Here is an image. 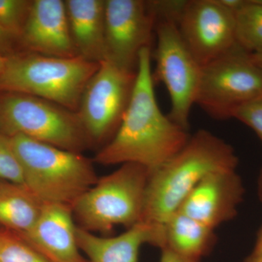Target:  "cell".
<instances>
[{
	"mask_svg": "<svg viewBox=\"0 0 262 262\" xmlns=\"http://www.w3.org/2000/svg\"><path fill=\"white\" fill-rule=\"evenodd\" d=\"M7 56L0 52V75L4 70L5 64H6Z\"/></svg>",
	"mask_w": 262,
	"mask_h": 262,
	"instance_id": "obj_29",
	"label": "cell"
},
{
	"mask_svg": "<svg viewBox=\"0 0 262 262\" xmlns=\"http://www.w3.org/2000/svg\"><path fill=\"white\" fill-rule=\"evenodd\" d=\"M160 262H184L173 252L167 248L161 249V257Z\"/></svg>",
	"mask_w": 262,
	"mask_h": 262,
	"instance_id": "obj_26",
	"label": "cell"
},
{
	"mask_svg": "<svg viewBox=\"0 0 262 262\" xmlns=\"http://www.w3.org/2000/svg\"><path fill=\"white\" fill-rule=\"evenodd\" d=\"M238 162L228 143L210 131H196L179 152L149 173L141 222L163 225L207 176L237 170Z\"/></svg>",
	"mask_w": 262,
	"mask_h": 262,
	"instance_id": "obj_2",
	"label": "cell"
},
{
	"mask_svg": "<svg viewBox=\"0 0 262 262\" xmlns=\"http://www.w3.org/2000/svg\"><path fill=\"white\" fill-rule=\"evenodd\" d=\"M257 192L258 198L262 203V167L258 177Z\"/></svg>",
	"mask_w": 262,
	"mask_h": 262,
	"instance_id": "obj_28",
	"label": "cell"
},
{
	"mask_svg": "<svg viewBox=\"0 0 262 262\" xmlns=\"http://www.w3.org/2000/svg\"><path fill=\"white\" fill-rule=\"evenodd\" d=\"M163 225V248L170 250L184 262H201L216 244L214 229L182 212L174 213Z\"/></svg>",
	"mask_w": 262,
	"mask_h": 262,
	"instance_id": "obj_17",
	"label": "cell"
},
{
	"mask_svg": "<svg viewBox=\"0 0 262 262\" xmlns=\"http://www.w3.org/2000/svg\"><path fill=\"white\" fill-rule=\"evenodd\" d=\"M250 56H251L252 61L262 70V52L261 53H253V54H250Z\"/></svg>",
	"mask_w": 262,
	"mask_h": 262,
	"instance_id": "obj_27",
	"label": "cell"
},
{
	"mask_svg": "<svg viewBox=\"0 0 262 262\" xmlns=\"http://www.w3.org/2000/svg\"><path fill=\"white\" fill-rule=\"evenodd\" d=\"M137 71L105 60L86 84L77 113L91 146L106 145L116 134L135 87Z\"/></svg>",
	"mask_w": 262,
	"mask_h": 262,
	"instance_id": "obj_9",
	"label": "cell"
},
{
	"mask_svg": "<svg viewBox=\"0 0 262 262\" xmlns=\"http://www.w3.org/2000/svg\"><path fill=\"white\" fill-rule=\"evenodd\" d=\"M100 63L24 51L7 56L0 93L29 95L77 113L86 84Z\"/></svg>",
	"mask_w": 262,
	"mask_h": 262,
	"instance_id": "obj_4",
	"label": "cell"
},
{
	"mask_svg": "<svg viewBox=\"0 0 262 262\" xmlns=\"http://www.w3.org/2000/svg\"><path fill=\"white\" fill-rule=\"evenodd\" d=\"M0 181L24 186L23 172L10 137L0 132Z\"/></svg>",
	"mask_w": 262,
	"mask_h": 262,
	"instance_id": "obj_22",
	"label": "cell"
},
{
	"mask_svg": "<svg viewBox=\"0 0 262 262\" xmlns=\"http://www.w3.org/2000/svg\"><path fill=\"white\" fill-rule=\"evenodd\" d=\"M42 205L25 186L0 184V226L10 232H28L40 214Z\"/></svg>",
	"mask_w": 262,
	"mask_h": 262,
	"instance_id": "obj_18",
	"label": "cell"
},
{
	"mask_svg": "<svg viewBox=\"0 0 262 262\" xmlns=\"http://www.w3.org/2000/svg\"><path fill=\"white\" fill-rule=\"evenodd\" d=\"M77 229L72 208L43 204L32 228L17 234L50 262H89L81 254Z\"/></svg>",
	"mask_w": 262,
	"mask_h": 262,
	"instance_id": "obj_14",
	"label": "cell"
},
{
	"mask_svg": "<svg viewBox=\"0 0 262 262\" xmlns=\"http://www.w3.org/2000/svg\"><path fill=\"white\" fill-rule=\"evenodd\" d=\"M77 241L89 262H138L143 245L163 248L165 228L140 222L119 235L101 237L77 227Z\"/></svg>",
	"mask_w": 262,
	"mask_h": 262,
	"instance_id": "obj_15",
	"label": "cell"
},
{
	"mask_svg": "<svg viewBox=\"0 0 262 262\" xmlns=\"http://www.w3.org/2000/svg\"><path fill=\"white\" fill-rule=\"evenodd\" d=\"M155 32L157 44L153 54V82H161L166 88L170 100L169 118L188 131L189 115L195 105L201 82L202 67L183 40L175 18L158 15Z\"/></svg>",
	"mask_w": 262,
	"mask_h": 262,
	"instance_id": "obj_8",
	"label": "cell"
},
{
	"mask_svg": "<svg viewBox=\"0 0 262 262\" xmlns=\"http://www.w3.org/2000/svg\"><path fill=\"white\" fill-rule=\"evenodd\" d=\"M262 96V70L239 47L202 67L195 105L211 118H234L241 106Z\"/></svg>",
	"mask_w": 262,
	"mask_h": 262,
	"instance_id": "obj_7",
	"label": "cell"
},
{
	"mask_svg": "<svg viewBox=\"0 0 262 262\" xmlns=\"http://www.w3.org/2000/svg\"><path fill=\"white\" fill-rule=\"evenodd\" d=\"M183 40L201 67L237 47L235 16L221 0H187L177 20Z\"/></svg>",
	"mask_w": 262,
	"mask_h": 262,
	"instance_id": "obj_10",
	"label": "cell"
},
{
	"mask_svg": "<svg viewBox=\"0 0 262 262\" xmlns=\"http://www.w3.org/2000/svg\"><path fill=\"white\" fill-rule=\"evenodd\" d=\"M156 19L151 1L105 0L106 60L137 71L139 53L150 48Z\"/></svg>",
	"mask_w": 262,
	"mask_h": 262,
	"instance_id": "obj_11",
	"label": "cell"
},
{
	"mask_svg": "<svg viewBox=\"0 0 262 262\" xmlns=\"http://www.w3.org/2000/svg\"><path fill=\"white\" fill-rule=\"evenodd\" d=\"M245 262H262V225L258 230L254 247L245 258Z\"/></svg>",
	"mask_w": 262,
	"mask_h": 262,
	"instance_id": "obj_24",
	"label": "cell"
},
{
	"mask_svg": "<svg viewBox=\"0 0 262 262\" xmlns=\"http://www.w3.org/2000/svg\"><path fill=\"white\" fill-rule=\"evenodd\" d=\"M32 3L30 0H0V25L18 40Z\"/></svg>",
	"mask_w": 262,
	"mask_h": 262,
	"instance_id": "obj_21",
	"label": "cell"
},
{
	"mask_svg": "<svg viewBox=\"0 0 262 262\" xmlns=\"http://www.w3.org/2000/svg\"><path fill=\"white\" fill-rule=\"evenodd\" d=\"M0 262H50L20 236L0 231Z\"/></svg>",
	"mask_w": 262,
	"mask_h": 262,
	"instance_id": "obj_20",
	"label": "cell"
},
{
	"mask_svg": "<svg viewBox=\"0 0 262 262\" xmlns=\"http://www.w3.org/2000/svg\"><path fill=\"white\" fill-rule=\"evenodd\" d=\"M244 195L237 170L215 172L198 184L178 211L215 230L237 216Z\"/></svg>",
	"mask_w": 262,
	"mask_h": 262,
	"instance_id": "obj_12",
	"label": "cell"
},
{
	"mask_svg": "<svg viewBox=\"0 0 262 262\" xmlns=\"http://www.w3.org/2000/svg\"><path fill=\"white\" fill-rule=\"evenodd\" d=\"M154 84L151 48H144L139 53L135 87L123 120L113 139L95 156V162L105 165L135 163L151 173L187 144L189 132L162 113Z\"/></svg>",
	"mask_w": 262,
	"mask_h": 262,
	"instance_id": "obj_1",
	"label": "cell"
},
{
	"mask_svg": "<svg viewBox=\"0 0 262 262\" xmlns=\"http://www.w3.org/2000/svg\"><path fill=\"white\" fill-rule=\"evenodd\" d=\"M18 158L24 186L42 204L72 208L77 200L97 182L91 160L22 135L10 137Z\"/></svg>",
	"mask_w": 262,
	"mask_h": 262,
	"instance_id": "obj_3",
	"label": "cell"
},
{
	"mask_svg": "<svg viewBox=\"0 0 262 262\" xmlns=\"http://www.w3.org/2000/svg\"><path fill=\"white\" fill-rule=\"evenodd\" d=\"M16 38L0 25V52L4 54L13 48Z\"/></svg>",
	"mask_w": 262,
	"mask_h": 262,
	"instance_id": "obj_25",
	"label": "cell"
},
{
	"mask_svg": "<svg viewBox=\"0 0 262 262\" xmlns=\"http://www.w3.org/2000/svg\"><path fill=\"white\" fill-rule=\"evenodd\" d=\"M26 52L59 58L77 57L71 35L65 1L33 0L18 38Z\"/></svg>",
	"mask_w": 262,
	"mask_h": 262,
	"instance_id": "obj_13",
	"label": "cell"
},
{
	"mask_svg": "<svg viewBox=\"0 0 262 262\" xmlns=\"http://www.w3.org/2000/svg\"><path fill=\"white\" fill-rule=\"evenodd\" d=\"M237 46L250 54L262 52V4L245 0L234 13Z\"/></svg>",
	"mask_w": 262,
	"mask_h": 262,
	"instance_id": "obj_19",
	"label": "cell"
},
{
	"mask_svg": "<svg viewBox=\"0 0 262 262\" xmlns=\"http://www.w3.org/2000/svg\"><path fill=\"white\" fill-rule=\"evenodd\" d=\"M1 183H2V181H0V184H1Z\"/></svg>",
	"mask_w": 262,
	"mask_h": 262,
	"instance_id": "obj_30",
	"label": "cell"
},
{
	"mask_svg": "<svg viewBox=\"0 0 262 262\" xmlns=\"http://www.w3.org/2000/svg\"><path fill=\"white\" fill-rule=\"evenodd\" d=\"M0 132L74 152L91 146L77 113L29 95L0 93Z\"/></svg>",
	"mask_w": 262,
	"mask_h": 262,
	"instance_id": "obj_6",
	"label": "cell"
},
{
	"mask_svg": "<svg viewBox=\"0 0 262 262\" xmlns=\"http://www.w3.org/2000/svg\"><path fill=\"white\" fill-rule=\"evenodd\" d=\"M149 171L135 163L122 164L97 182L72 207L77 227L110 234L115 227L141 222Z\"/></svg>",
	"mask_w": 262,
	"mask_h": 262,
	"instance_id": "obj_5",
	"label": "cell"
},
{
	"mask_svg": "<svg viewBox=\"0 0 262 262\" xmlns=\"http://www.w3.org/2000/svg\"><path fill=\"white\" fill-rule=\"evenodd\" d=\"M65 5L78 56L96 63L105 61V0H67Z\"/></svg>",
	"mask_w": 262,
	"mask_h": 262,
	"instance_id": "obj_16",
	"label": "cell"
},
{
	"mask_svg": "<svg viewBox=\"0 0 262 262\" xmlns=\"http://www.w3.org/2000/svg\"><path fill=\"white\" fill-rule=\"evenodd\" d=\"M234 119L250 127L262 142V96L241 106Z\"/></svg>",
	"mask_w": 262,
	"mask_h": 262,
	"instance_id": "obj_23",
	"label": "cell"
}]
</instances>
